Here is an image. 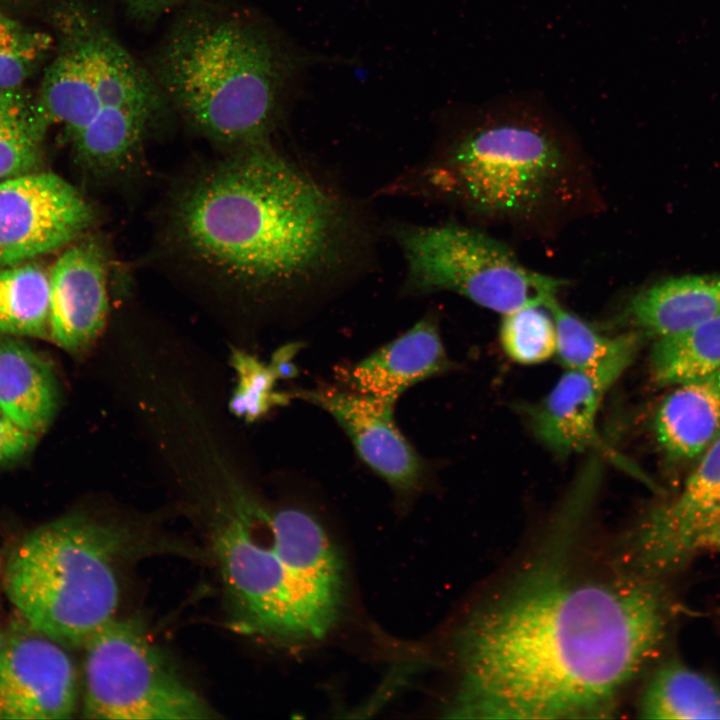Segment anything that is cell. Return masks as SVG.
Wrapping results in <instances>:
<instances>
[{
	"label": "cell",
	"mask_w": 720,
	"mask_h": 720,
	"mask_svg": "<svg viewBox=\"0 0 720 720\" xmlns=\"http://www.w3.org/2000/svg\"><path fill=\"white\" fill-rule=\"evenodd\" d=\"M670 616L657 580L628 571L574 576L560 563L536 568L459 630L448 717L607 716L656 655Z\"/></svg>",
	"instance_id": "cell-1"
},
{
	"label": "cell",
	"mask_w": 720,
	"mask_h": 720,
	"mask_svg": "<svg viewBox=\"0 0 720 720\" xmlns=\"http://www.w3.org/2000/svg\"><path fill=\"white\" fill-rule=\"evenodd\" d=\"M343 216L326 191L263 139L231 149L187 184L173 205L172 228L197 267L258 290L327 264Z\"/></svg>",
	"instance_id": "cell-2"
},
{
	"label": "cell",
	"mask_w": 720,
	"mask_h": 720,
	"mask_svg": "<svg viewBox=\"0 0 720 720\" xmlns=\"http://www.w3.org/2000/svg\"><path fill=\"white\" fill-rule=\"evenodd\" d=\"M328 61L257 17L199 11L168 33L150 70L193 128L234 149L267 139L309 70Z\"/></svg>",
	"instance_id": "cell-3"
},
{
	"label": "cell",
	"mask_w": 720,
	"mask_h": 720,
	"mask_svg": "<svg viewBox=\"0 0 720 720\" xmlns=\"http://www.w3.org/2000/svg\"><path fill=\"white\" fill-rule=\"evenodd\" d=\"M247 500L214 522L211 540L243 632L289 646L324 639L346 597L341 552L308 511L261 508Z\"/></svg>",
	"instance_id": "cell-4"
},
{
	"label": "cell",
	"mask_w": 720,
	"mask_h": 720,
	"mask_svg": "<svg viewBox=\"0 0 720 720\" xmlns=\"http://www.w3.org/2000/svg\"><path fill=\"white\" fill-rule=\"evenodd\" d=\"M61 39L45 70L37 104L49 124L63 125L87 159L112 166L144 147L167 101L141 64L95 13L67 6Z\"/></svg>",
	"instance_id": "cell-5"
},
{
	"label": "cell",
	"mask_w": 720,
	"mask_h": 720,
	"mask_svg": "<svg viewBox=\"0 0 720 720\" xmlns=\"http://www.w3.org/2000/svg\"><path fill=\"white\" fill-rule=\"evenodd\" d=\"M129 534L70 514L25 534L11 550L3 585L29 629L66 647H83L119 604L116 560Z\"/></svg>",
	"instance_id": "cell-6"
},
{
	"label": "cell",
	"mask_w": 720,
	"mask_h": 720,
	"mask_svg": "<svg viewBox=\"0 0 720 720\" xmlns=\"http://www.w3.org/2000/svg\"><path fill=\"white\" fill-rule=\"evenodd\" d=\"M566 152L540 98L515 94L478 111L449 169L457 191L475 210L525 218L561 193L569 170Z\"/></svg>",
	"instance_id": "cell-7"
},
{
	"label": "cell",
	"mask_w": 720,
	"mask_h": 720,
	"mask_svg": "<svg viewBox=\"0 0 720 720\" xmlns=\"http://www.w3.org/2000/svg\"><path fill=\"white\" fill-rule=\"evenodd\" d=\"M408 265L407 288L447 290L501 314L547 307L565 281L524 266L503 243L459 225L413 227L399 232Z\"/></svg>",
	"instance_id": "cell-8"
},
{
	"label": "cell",
	"mask_w": 720,
	"mask_h": 720,
	"mask_svg": "<svg viewBox=\"0 0 720 720\" xmlns=\"http://www.w3.org/2000/svg\"><path fill=\"white\" fill-rule=\"evenodd\" d=\"M82 716L114 720L213 717L142 625L115 617L84 644Z\"/></svg>",
	"instance_id": "cell-9"
},
{
	"label": "cell",
	"mask_w": 720,
	"mask_h": 720,
	"mask_svg": "<svg viewBox=\"0 0 720 720\" xmlns=\"http://www.w3.org/2000/svg\"><path fill=\"white\" fill-rule=\"evenodd\" d=\"M679 491L632 531L625 570L655 579L707 552L720 553V435Z\"/></svg>",
	"instance_id": "cell-10"
},
{
	"label": "cell",
	"mask_w": 720,
	"mask_h": 720,
	"mask_svg": "<svg viewBox=\"0 0 720 720\" xmlns=\"http://www.w3.org/2000/svg\"><path fill=\"white\" fill-rule=\"evenodd\" d=\"M94 211L61 176L35 171L0 181V266L29 262L83 237Z\"/></svg>",
	"instance_id": "cell-11"
},
{
	"label": "cell",
	"mask_w": 720,
	"mask_h": 720,
	"mask_svg": "<svg viewBox=\"0 0 720 720\" xmlns=\"http://www.w3.org/2000/svg\"><path fill=\"white\" fill-rule=\"evenodd\" d=\"M330 414L350 438L358 456L398 495L423 485L426 466L394 420V401L322 386L290 394Z\"/></svg>",
	"instance_id": "cell-12"
},
{
	"label": "cell",
	"mask_w": 720,
	"mask_h": 720,
	"mask_svg": "<svg viewBox=\"0 0 720 720\" xmlns=\"http://www.w3.org/2000/svg\"><path fill=\"white\" fill-rule=\"evenodd\" d=\"M62 647L33 630L8 634L0 651V719L73 716L78 700L77 676Z\"/></svg>",
	"instance_id": "cell-13"
},
{
	"label": "cell",
	"mask_w": 720,
	"mask_h": 720,
	"mask_svg": "<svg viewBox=\"0 0 720 720\" xmlns=\"http://www.w3.org/2000/svg\"><path fill=\"white\" fill-rule=\"evenodd\" d=\"M49 289L50 340L71 353L85 351L101 333L108 314L103 245L85 237L65 247L49 271Z\"/></svg>",
	"instance_id": "cell-14"
},
{
	"label": "cell",
	"mask_w": 720,
	"mask_h": 720,
	"mask_svg": "<svg viewBox=\"0 0 720 720\" xmlns=\"http://www.w3.org/2000/svg\"><path fill=\"white\" fill-rule=\"evenodd\" d=\"M452 366L436 322L424 318L353 365L346 383L350 390L396 402L410 387Z\"/></svg>",
	"instance_id": "cell-15"
},
{
	"label": "cell",
	"mask_w": 720,
	"mask_h": 720,
	"mask_svg": "<svg viewBox=\"0 0 720 720\" xmlns=\"http://www.w3.org/2000/svg\"><path fill=\"white\" fill-rule=\"evenodd\" d=\"M609 388L591 374L567 370L551 391L536 404L526 407L536 438L558 455L602 447L596 419Z\"/></svg>",
	"instance_id": "cell-16"
},
{
	"label": "cell",
	"mask_w": 720,
	"mask_h": 720,
	"mask_svg": "<svg viewBox=\"0 0 720 720\" xmlns=\"http://www.w3.org/2000/svg\"><path fill=\"white\" fill-rule=\"evenodd\" d=\"M673 387L657 408L654 432L670 461H691L720 435V369Z\"/></svg>",
	"instance_id": "cell-17"
},
{
	"label": "cell",
	"mask_w": 720,
	"mask_h": 720,
	"mask_svg": "<svg viewBox=\"0 0 720 720\" xmlns=\"http://www.w3.org/2000/svg\"><path fill=\"white\" fill-rule=\"evenodd\" d=\"M50 361L17 336L0 333V405L21 427L44 432L59 403Z\"/></svg>",
	"instance_id": "cell-18"
},
{
	"label": "cell",
	"mask_w": 720,
	"mask_h": 720,
	"mask_svg": "<svg viewBox=\"0 0 720 720\" xmlns=\"http://www.w3.org/2000/svg\"><path fill=\"white\" fill-rule=\"evenodd\" d=\"M626 314L634 329L656 338L682 332L720 314V276L685 275L635 294Z\"/></svg>",
	"instance_id": "cell-19"
},
{
	"label": "cell",
	"mask_w": 720,
	"mask_h": 720,
	"mask_svg": "<svg viewBox=\"0 0 720 720\" xmlns=\"http://www.w3.org/2000/svg\"><path fill=\"white\" fill-rule=\"evenodd\" d=\"M557 334L556 355L567 370L584 371L611 387L635 360L649 337L640 330L608 337L562 307L548 306Z\"/></svg>",
	"instance_id": "cell-20"
},
{
	"label": "cell",
	"mask_w": 720,
	"mask_h": 720,
	"mask_svg": "<svg viewBox=\"0 0 720 720\" xmlns=\"http://www.w3.org/2000/svg\"><path fill=\"white\" fill-rule=\"evenodd\" d=\"M637 712L645 719H720V686L687 664L670 660L649 678Z\"/></svg>",
	"instance_id": "cell-21"
},
{
	"label": "cell",
	"mask_w": 720,
	"mask_h": 720,
	"mask_svg": "<svg viewBox=\"0 0 720 720\" xmlns=\"http://www.w3.org/2000/svg\"><path fill=\"white\" fill-rule=\"evenodd\" d=\"M49 127L36 96L23 87L0 90V181L39 171Z\"/></svg>",
	"instance_id": "cell-22"
},
{
	"label": "cell",
	"mask_w": 720,
	"mask_h": 720,
	"mask_svg": "<svg viewBox=\"0 0 720 720\" xmlns=\"http://www.w3.org/2000/svg\"><path fill=\"white\" fill-rule=\"evenodd\" d=\"M658 386H676L720 369V314L679 333L656 338L649 356Z\"/></svg>",
	"instance_id": "cell-23"
},
{
	"label": "cell",
	"mask_w": 720,
	"mask_h": 720,
	"mask_svg": "<svg viewBox=\"0 0 720 720\" xmlns=\"http://www.w3.org/2000/svg\"><path fill=\"white\" fill-rule=\"evenodd\" d=\"M49 272L29 262L0 266V333L50 339Z\"/></svg>",
	"instance_id": "cell-24"
},
{
	"label": "cell",
	"mask_w": 720,
	"mask_h": 720,
	"mask_svg": "<svg viewBox=\"0 0 720 720\" xmlns=\"http://www.w3.org/2000/svg\"><path fill=\"white\" fill-rule=\"evenodd\" d=\"M500 342L505 354L519 364L533 365L550 359L557 349L550 311L536 305L503 314Z\"/></svg>",
	"instance_id": "cell-25"
},
{
	"label": "cell",
	"mask_w": 720,
	"mask_h": 720,
	"mask_svg": "<svg viewBox=\"0 0 720 720\" xmlns=\"http://www.w3.org/2000/svg\"><path fill=\"white\" fill-rule=\"evenodd\" d=\"M53 48L49 34L25 26L0 8V90L22 87Z\"/></svg>",
	"instance_id": "cell-26"
},
{
	"label": "cell",
	"mask_w": 720,
	"mask_h": 720,
	"mask_svg": "<svg viewBox=\"0 0 720 720\" xmlns=\"http://www.w3.org/2000/svg\"><path fill=\"white\" fill-rule=\"evenodd\" d=\"M231 363L238 385L229 402L231 412L248 422L264 416L272 407L286 405L290 394L274 389L276 376L269 365L240 350H233Z\"/></svg>",
	"instance_id": "cell-27"
},
{
	"label": "cell",
	"mask_w": 720,
	"mask_h": 720,
	"mask_svg": "<svg viewBox=\"0 0 720 720\" xmlns=\"http://www.w3.org/2000/svg\"><path fill=\"white\" fill-rule=\"evenodd\" d=\"M37 436L18 425L0 405V464L14 462L28 454Z\"/></svg>",
	"instance_id": "cell-28"
},
{
	"label": "cell",
	"mask_w": 720,
	"mask_h": 720,
	"mask_svg": "<svg viewBox=\"0 0 720 720\" xmlns=\"http://www.w3.org/2000/svg\"><path fill=\"white\" fill-rule=\"evenodd\" d=\"M302 347L301 342H291L273 353L269 366L277 379H291L298 375V368L293 360Z\"/></svg>",
	"instance_id": "cell-29"
},
{
	"label": "cell",
	"mask_w": 720,
	"mask_h": 720,
	"mask_svg": "<svg viewBox=\"0 0 720 720\" xmlns=\"http://www.w3.org/2000/svg\"><path fill=\"white\" fill-rule=\"evenodd\" d=\"M136 16L152 18L161 15L184 0H121Z\"/></svg>",
	"instance_id": "cell-30"
},
{
	"label": "cell",
	"mask_w": 720,
	"mask_h": 720,
	"mask_svg": "<svg viewBox=\"0 0 720 720\" xmlns=\"http://www.w3.org/2000/svg\"><path fill=\"white\" fill-rule=\"evenodd\" d=\"M8 634L0 631V651L7 640Z\"/></svg>",
	"instance_id": "cell-31"
}]
</instances>
